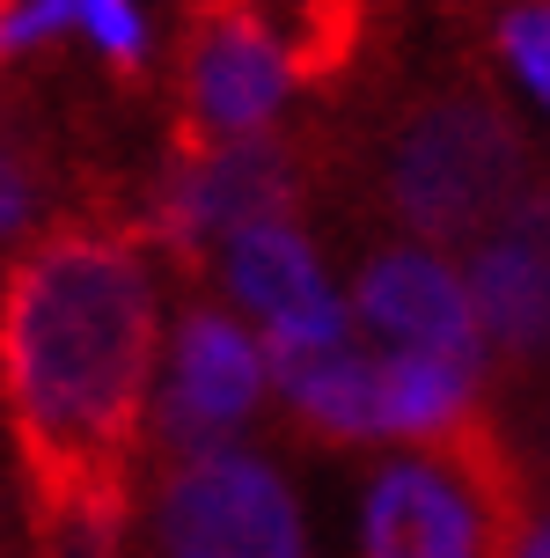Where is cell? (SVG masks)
<instances>
[{"label":"cell","mask_w":550,"mask_h":558,"mask_svg":"<svg viewBox=\"0 0 550 558\" xmlns=\"http://www.w3.org/2000/svg\"><path fill=\"white\" fill-rule=\"evenodd\" d=\"M147 361L155 287L125 243L59 235L15 272L0 308V375L37 471L74 507L103 500L147 397Z\"/></svg>","instance_id":"6da1fadb"},{"label":"cell","mask_w":550,"mask_h":558,"mask_svg":"<svg viewBox=\"0 0 550 558\" xmlns=\"http://www.w3.org/2000/svg\"><path fill=\"white\" fill-rule=\"evenodd\" d=\"M286 404L330 434V441H382V353L367 345H316V353H272Z\"/></svg>","instance_id":"8fae6325"},{"label":"cell","mask_w":550,"mask_h":558,"mask_svg":"<svg viewBox=\"0 0 550 558\" xmlns=\"http://www.w3.org/2000/svg\"><path fill=\"white\" fill-rule=\"evenodd\" d=\"M272 345L265 331H249L228 308H192L176 338H169V367H162V397H155V426L169 448L206 456L228 448V434L257 412V397L272 383Z\"/></svg>","instance_id":"5b68a950"},{"label":"cell","mask_w":550,"mask_h":558,"mask_svg":"<svg viewBox=\"0 0 550 558\" xmlns=\"http://www.w3.org/2000/svg\"><path fill=\"white\" fill-rule=\"evenodd\" d=\"M469 294L492 345L506 353L550 345V192H522L469 243Z\"/></svg>","instance_id":"ba28073f"},{"label":"cell","mask_w":550,"mask_h":558,"mask_svg":"<svg viewBox=\"0 0 550 558\" xmlns=\"http://www.w3.org/2000/svg\"><path fill=\"white\" fill-rule=\"evenodd\" d=\"M353 316L396 353H440L463 367L485 361V316H477L469 272H455L426 243H396V251L367 257L353 287Z\"/></svg>","instance_id":"52a82bcc"},{"label":"cell","mask_w":550,"mask_h":558,"mask_svg":"<svg viewBox=\"0 0 550 558\" xmlns=\"http://www.w3.org/2000/svg\"><path fill=\"white\" fill-rule=\"evenodd\" d=\"M294 88V66L257 15H206L192 37V118L206 140H257Z\"/></svg>","instance_id":"9c48e42d"},{"label":"cell","mask_w":550,"mask_h":558,"mask_svg":"<svg viewBox=\"0 0 550 558\" xmlns=\"http://www.w3.org/2000/svg\"><path fill=\"white\" fill-rule=\"evenodd\" d=\"M88 37L103 59L139 66L147 52V8L139 0H0V59L29 52L45 37Z\"/></svg>","instance_id":"7c38bea8"},{"label":"cell","mask_w":550,"mask_h":558,"mask_svg":"<svg viewBox=\"0 0 550 558\" xmlns=\"http://www.w3.org/2000/svg\"><path fill=\"white\" fill-rule=\"evenodd\" d=\"M220 272H228V294L249 324L265 331L272 353H316V345H345V302L330 287L323 257L302 228L286 221H257L243 235L220 243Z\"/></svg>","instance_id":"8992f818"},{"label":"cell","mask_w":550,"mask_h":558,"mask_svg":"<svg viewBox=\"0 0 550 558\" xmlns=\"http://www.w3.org/2000/svg\"><path fill=\"white\" fill-rule=\"evenodd\" d=\"M162 558H308L302 507L265 456L206 448L169 471L155 500Z\"/></svg>","instance_id":"3957f363"},{"label":"cell","mask_w":550,"mask_h":558,"mask_svg":"<svg viewBox=\"0 0 550 558\" xmlns=\"http://www.w3.org/2000/svg\"><path fill=\"white\" fill-rule=\"evenodd\" d=\"M294 198V169L272 140H213L198 162L176 169L162 221L176 243H228L257 221H279Z\"/></svg>","instance_id":"30bf717a"},{"label":"cell","mask_w":550,"mask_h":558,"mask_svg":"<svg viewBox=\"0 0 550 558\" xmlns=\"http://www.w3.org/2000/svg\"><path fill=\"white\" fill-rule=\"evenodd\" d=\"M522 192H528L522 133L477 96L418 111L389 147V198L426 243H455V235L477 243Z\"/></svg>","instance_id":"7a4b0ae2"},{"label":"cell","mask_w":550,"mask_h":558,"mask_svg":"<svg viewBox=\"0 0 550 558\" xmlns=\"http://www.w3.org/2000/svg\"><path fill=\"white\" fill-rule=\"evenodd\" d=\"M359 558H499V500L485 471L448 448L382 463L359 493Z\"/></svg>","instance_id":"277c9868"},{"label":"cell","mask_w":550,"mask_h":558,"mask_svg":"<svg viewBox=\"0 0 550 558\" xmlns=\"http://www.w3.org/2000/svg\"><path fill=\"white\" fill-rule=\"evenodd\" d=\"M29 214H37V184H29V169L15 155H0V243L23 235Z\"/></svg>","instance_id":"5bb4252c"},{"label":"cell","mask_w":550,"mask_h":558,"mask_svg":"<svg viewBox=\"0 0 550 558\" xmlns=\"http://www.w3.org/2000/svg\"><path fill=\"white\" fill-rule=\"evenodd\" d=\"M499 52L514 66V82L536 96V111L550 118V0H514L499 15Z\"/></svg>","instance_id":"4fadbf2b"},{"label":"cell","mask_w":550,"mask_h":558,"mask_svg":"<svg viewBox=\"0 0 550 558\" xmlns=\"http://www.w3.org/2000/svg\"><path fill=\"white\" fill-rule=\"evenodd\" d=\"M506 558H550V514H543V522H536V530H528V536H522V544H514Z\"/></svg>","instance_id":"9a60e30c"}]
</instances>
